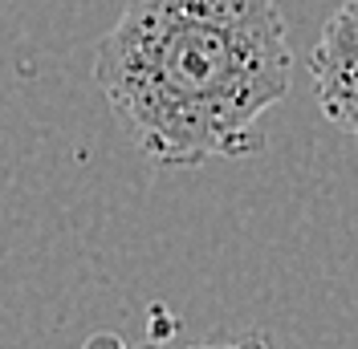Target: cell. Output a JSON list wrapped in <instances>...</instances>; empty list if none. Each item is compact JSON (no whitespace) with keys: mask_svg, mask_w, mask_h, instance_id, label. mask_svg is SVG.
<instances>
[{"mask_svg":"<svg viewBox=\"0 0 358 349\" xmlns=\"http://www.w3.org/2000/svg\"><path fill=\"white\" fill-rule=\"evenodd\" d=\"M310 77L322 114L358 138V0H346L326 21L310 53Z\"/></svg>","mask_w":358,"mask_h":349,"instance_id":"7a4b0ae2","label":"cell"},{"mask_svg":"<svg viewBox=\"0 0 358 349\" xmlns=\"http://www.w3.org/2000/svg\"><path fill=\"white\" fill-rule=\"evenodd\" d=\"M196 349H277V346L261 333H252V337H228V341H212V346H196Z\"/></svg>","mask_w":358,"mask_h":349,"instance_id":"3957f363","label":"cell"},{"mask_svg":"<svg viewBox=\"0 0 358 349\" xmlns=\"http://www.w3.org/2000/svg\"><path fill=\"white\" fill-rule=\"evenodd\" d=\"M94 82L159 167L257 154V122L293 82L277 0H131L98 41Z\"/></svg>","mask_w":358,"mask_h":349,"instance_id":"6da1fadb","label":"cell"}]
</instances>
